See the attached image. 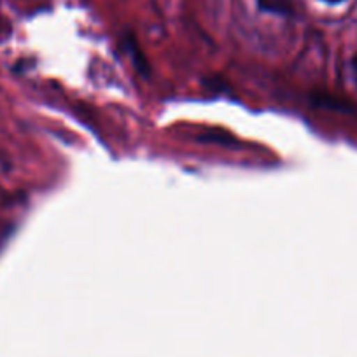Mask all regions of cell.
Segmentation results:
<instances>
[{"label": "cell", "mask_w": 357, "mask_h": 357, "mask_svg": "<svg viewBox=\"0 0 357 357\" xmlns=\"http://www.w3.org/2000/svg\"><path fill=\"white\" fill-rule=\"evenodd\" d=\"M261 11L279 16H291L294 13L293 0H257Z\"/></svg>", "instance_id": "cell-1"}, {"label": "cell", "mask_w": 357, "mask_h": 357, "mask_svg": "<svg viewBox=\"0 0 357 357\" xmlns=\"http://www.w3.org/2000/svg\"><path fill=\"white\" fill-rule=\"evenodd\" d=\"M126 46H128V51H132L130 54H132L133 60H135L137 68H139V70H142L144 74H147V65H146V61H144L142 54H140V51H139V47H137L133 37H128V40H126Z\"/></svg>", "instance_id": "cell-2"}, {"label": "cell", "mask_w": 357, "mask_h": 357, "mask_svg": "<svg viewBox=\"0 0 357 357\" xmlns=\"http://www.w3.org/2000/svg\"><path fill=\"white\" fill-rule=\"evenodd\" d=\"M352 74H354V79L357 81V54H354L352 58Z\"/></svg>", "instance_id": "cell-3"}, {"label": "cell", "mask_w": 357, "mask_h": 357, "mask_svg": "<svg viewBox=\"0 0 357 357\" xmlns=\"http://www.w3.org/2000/svg\"><path fill=\"white\" fill-rule=\"evenodd\" d=\"M324 2H328V4H340L343 0H324Z\"/></svg>", "instance_id": "cell-4"}]
</instances>
